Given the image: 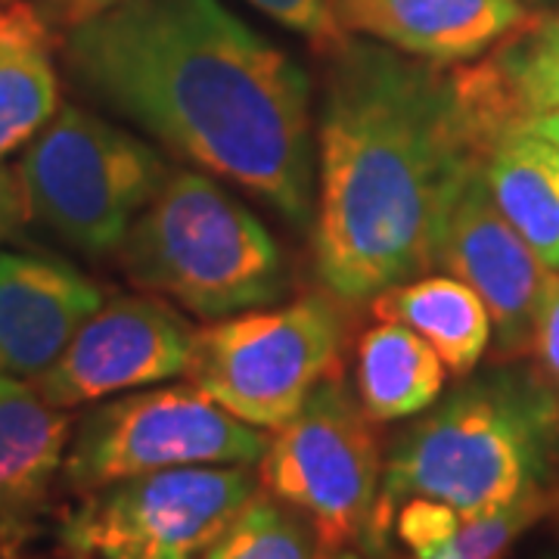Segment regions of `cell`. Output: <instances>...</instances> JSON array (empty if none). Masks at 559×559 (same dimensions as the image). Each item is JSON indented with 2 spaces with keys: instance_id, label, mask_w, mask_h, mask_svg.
I'll use <instances>...</instances> for the list:
<instances>
[{
  "instance_id": "obj_1",
  "label": "cell",
  "mask_w": 559,
  "mask_h": 559,
  "mask_svg": "<svg viewBox=\"0 0 559 559\" xmlns=\"http://www.w3.org/2000/svg\"><path fill=\"white\" fill-rule=\"evenodd\" d=\"M87 97L283 218H311V84L221 0H128L66 28Z\"/></svg>"
},
{
  "instance_id": "obj_2",
  "label": "cell",
  "mask_w": 559,
  "mask_h": 559,
  "mask_svg": "<svg viewBox=\"0 0 559 559\" xmlns=\"http://www.w3.org/2000/svg\"><path fill=\"white\" fill-rule=\"evenodd\" d=\"M485 150L454 69L348 40L330 57L320 109V286L364 305L436 267L444 215Z\"/></svg>"
},
{
  "instance_id": "obj_3",
  "label": "cell",
  "mask_w": 559,
  "mask_h": 559,
  "mask_svg": "<svg viewBox=\"0 0 559 559\" xmlns=\"http://www.w3.org/2000/svg\"><path fill=\"white\" fill-rule=\"evenodd\" d=\"M559 399L532 370H491L423 411L392 441L360 554L385 559L404 500L476 520L528 491L559 488Z\"/></svg>"
},
{
  "instance_id": "obj_4",
  "label": "cell",
  "mask_w": 559,
  "mask_h": 559,
  "mask_svg": "<svg viewBox=\"0 0 559 559\" xmlns=\"http://www.w3.org/2000/svg\"><path fill=\"white\" fill-rule=\"evenodd\" d=\"M128 280L205 320L271 305L286 261L240 200L202 171L175 168L119 246Z\"/></svg>"
},
{
  "instance_id": "obj_5",
  "label": "cell",
  "mask_w": 559,
  "mask_h": 559,
  "mask_svg": "<svg viewBox=\"0 0 559 559\" xmlns=\"http://www.w3.org/2000/svg\"><path fill=\"white\" fill-rule=\"evenodd\" d=\"M168 171L150 143L87 109L62 106L25 146L16 178L28 218L84 255H109Z\"/></svg>"
},
{
  "instance_id": "obj_6",
  "label": "cell",
  "mask_w": 559,
  "mask_h": 559,
  "mask_svg": "<svg viewBox=\"0 0 559 559\" xmlns=\"http://www.w3.org/2000/svg\"><path fill=\"white\" fill-rule=\"evenodd\" d=\"M345 308L323 289L197 330L187 380L242 423L280 429L320 382L342 373Z\"/></svg>"
},
{
  "instance_id": "obj_7",
  "label": "cell",
  "mask_w": 559,
  "mask_h": 559,
  "mask_svg": "<svg viewBox=\"0 0 559 559\" xmlns=\"http://www.w3.org/2000/svg\"><path fill=\"white\" fill-rule=\"evenodd\" d=\"M264 429L227 414L190 385L103 399L72 429L62 479L81 495L178 466H252Z\"/></svg>"
},
{
  "instance_id": "obj_8",
  "label": "cell",
  "mask_w": 559,
  "mask_h": 559,
  "mask_svg": "<svg viewBox=\"0 0 559 559\" xmlns=\"http://www.w3.org/2000/svg\"><path fill=\"white\" fill-rule=\"evenodd\" d=\"M382 441L373 419L340 377L323 380L259 460L261 491L314 525L323 550L364 540L382 481Z\"/></svg>"
},
{
  "instance_id": "obj_9",
  "label": "cell",
  "mask_w": 559,
  "mask_h": 559,
  "mask_svg": "<svg viewBox=\"0 0 559 559\" xmlns=\"http://www.w3.org/2000/svg\"><path fill=\"white\" fill-rule=\"evenodd\" d=\"M249 466H178L87 491L62 520L75 559H193L259 491Z\"/></svg>"
},
{
  "instance_id": "obj_10",
  "label": "cell",
  "mask_w": 559,
  "mask_h": 559,
  "mask_svg": "<svg viewBox=\"0 0 559 559\" xmlns=\"http://www.w3.org/2000/svg\"><path fill=\"white\" fill-rule=\"evenodd\" d=\"M197 326L159 296H116L35 385L62 411L187 377Z\"/></svg>"
},
{
  "instance_id": "obj_11",
  "label": "cell",
  "mask_w": 559,
  "mask_h": 559,
  "mask_svg": "<svg viewBox=\"0 0 559 559\" xmlns=\"http://www.w3.org/2000/svg\"><path fill=\"white\" fill-rule=\"evenodd\" d=\"M436 264L466 283L488 308L500 360L525 358L554 267H547L520 230L503 218L479 171L463 183L444 215Z\"/></svg>"
},
{
  "instance_id": "obj_12",
  "label": "cell",
  "mask_w": 559,
  "mask_h": 559,
  "mask_svg": "<svg viewBox=\"0 0 559 559\" xmlns=\"http://www.w3.org/2000/svg\"><path fill=\"white\" fill-rule=\"evenodd\" d=\"M103 289L53 255L0 252V373L38 380L103 308Z\"/></svg>"
},
{
  "instance_id": "obj_13",
  "label": "cell",
  "mask_w": 559,
  "mask_h": 559,
  "mask_svg": "<svg viewBox=\"0 0 559 559\" xmlns=\"http://www.w3.org/2000/svg\"><path fill=\"white\" fill-rule=\"evenodd\" d=\"M348 35H367L432 66H463L520 32L522 0H336Z\"/></svg>"
},
{
  "instance_id": "obj_14",
  "label": "cell",
  "mask_w": 559,
  "mask_h": 559,
  "mask_svg": "<svg viewBox=\"0 0 559 559\" xmlns=\"http://www.w3.org/2000/svg\"><path fill=\"white\" fill-rule=\"evenodd\" d=\"M72 439V417L35 382L0 373V535H16L50 498Z\"/></svg>"
},
{
  "instance_id": "obj_15",
  "label": "cell",
  "mask_w": 559,
  "mask_h": 559,
  "mask_svg": "<svg viewBox=\"0 0 559 559\" xmlns=\"http://www.w3.org/2000/svg\"><path fill=\"white\" fill-rule=\"evenodd\" d=\"M454 72L466 100L498 138L559 109V16H532L491 57L463 62Z\"/></svg>"
},
{
  "instance_id": "obj_16",
  "label": "cell",
  "mask_w": 559,
  "mask_h": 559,
  "mask_svg": "<svg viewBox=\"0 0 559 559\" xmlns=\"http://www.w3.org/2000/svg\"><path fill=\"white\" fill-rule=\"evenodd\" d=\"M479 175L503 218L559 271V146L522 128L507 131L485 150Z\"/></svg>"
},
{
  "instance_id": "obj_17",
  "label": "cell",
  "mask_w": 559,
  "mask_h": 559,
  "mask_svg": "<svg viewBox=\"0 0 559 559\" xmlns=\"http://www.w3.org/2000/svg\"><path fill=\"white\" fill-rule=\"evenodd\" d=\"M380 320H392L436 348L441 364L460 377H473L491 342V318L481 299L457 277H417L395 283L370 299Z\"/></svg>"
},
{
  "instance_id": "obj_18",
  "label": "cell",
  "mask_w": 559,
  "mask_h": 559,
  "mask_svg": "<svg viewBox=\"0 0 559 559\" xmlns=\"http://www.w3.org/2000/svg\"><path fill=\"white\" fill-rule=\"evenodd\" d=\"M448 367L414 330L380 320L358 340V401L373 423L417 417L439 401Z\"/></svg>"
},
{
  "instance_id": "obj_19",
  "label": "cell",
  "mask_w": 559,
  "mask_h": 559,
  "mask_svg": "<svg viewBox=\"0 0 559 559\" xmlns=\"http://www.w3.org/2000/svg\"><path fill=\"white\" fill-rule=\"evenodd\" d=\"M60 112V79L47 40L0 38V162Z\"/></svg>"
},
{
  "instance_id": "obj_20",
  "label": "cell",
  "mask_w": 559,
  "mask_h": 559,
  "mask_svg": "<svg viewBox=\"0 0 559 559\" xmlns=\"http://www.w3.org/2000/svg\"><path fill=\"white\" fill-rule=\"evenodd\" d=\"M314 525L267 491H255L202 559H320Z\"/></svg>"
},
{
  "instance_id": "obj_21",
  "label": "cell",
  "mask_w": 559,
  "mask_h": 559,
  "mask_svg": "<svg viewBox=\"0 0 559 559\" xmlns=\"http://www.w3.org/2000/svg\"><path fill=\"white\" fill-rule=\"evenodd\" d=\"M460 525H463V516L454 507L441 500L411 498L395 510L392 538H399L411 550V557L432 559L454 540Z\"/></svg>"
},
{
  "instance_id": "obj_22",
  "label": "cell",
  "mask_w": 559,
  "mask_h": 559,
  "mask_svg": "<svg viewBox=\"0 0 559 559\" xmlns=\"http://www.w3.org/2000/svg\"><path fill=\"white\" fill-rule=\"evenodd\" d=\"M264 16L308 40L318 53L333 57L352 40L336 13V0H249Z\"/></svg>"
},
{
  "instance_id": "obj_23",
  "label": "cell",
  "mask_w": 559,
  "mask_h": 559,
  "mask_svg": "<svg viewBox=\"0 0 559 559\" xmlns=\"http://www.w3.org/2000/svg\"><path fill=\"white\" fill-rule=\"evenodd\" d=\"M525 358H532L528 370L559 399V274L544 286Z\"/></svg>"
},
{
  "instance_id": "obj_24",
  "label": "cell",
  "mask_w": 559,
  "mask_h": 559,
  "mask_svg": "<svg viewBox=\"0 0 559 559\" xmlns=\"http://www.w3.org/2000/svg\"><path fill=\"white\" fill-rule=\"evenodd\" d=\"M25 3L38 13L44 25L53 22L62 28H72V25L91 20V16H100L106 10L128 3V0H25Z\"/></svg>"
},
{
  "instance_id": "obj_25",
  "label": "cell",
  "mask_w": 559,
  "mask_h": 559,
  "mask_svg": "<svg viewBox=\"0 0 559 559\" xmlns=\"http://www.w3.org/2000/svg\"><path fill=\"white\" fill-rule=\"evenodd\" d=\"M0 38L47 40V25L25 0L0 3Z\"/></svg>"
},
{
  "instance_id": "obj_26",
  "label": "cell",
  "mask_w": 559,
  "mask_h": 559,
  "mask_svg": "<svg viewBox=\"0 0 559 559\" xmlns=\"http://www.w3.org/2000/svg\"><path fill=\"white\" fill-rule=\"evenodd\" d=\"M25 218H28V212H25V200H22L20 178H16V171L0 165V240H7Z\"/></svg>"
},
{
  "instance_id": "obj_27",
  "label": "cell",
  "mask_w": 559,
  "mask_h": 559,
  "mask_svg": "<svg viewBox=\"0 0 559 559\" xmlns=\"http://www.w3.org/2000/svg\"><path fill=\"white\" fill-rule=\"evenodd\" d=\"M522 131H532V134H538V138L550 140L554 146H559V109L532 116V119L522 124Z\"/></svg>"
},
{
  "instance_id": "obj_28",
  "label": "cell",
  "mask_w": 559,
  "mask_h": 559,
  "mask_svg": "<svg viewBox=\"0 0 559 559\" xmlns=\"http://www.w3.org/2000/svg\"><path fill=\"white\" fill-rule=\"evenodd\" d=\"M320 559H364L355 547H340V550H320Z\"/></svg>"
},
{
  "instance_id": "obj_29",
  "label": "cell",
  "mask_w": 559,
  "mask_h": 559,
  "mask_svg": "<svg viewBox=\"0 0 559 559\" xmlns=\"http://www.w3.org/2000/svg\"><path fill=\"white\" fill-rule=\"evenodd\" d=\"M550 520H554V532H557V538H559V491H557V500H554V510H550Z\"/></svg>"
},
{
  "instance_id": "obj_30",
  "label": "cell",
  "mask_w": 559,
  "mask_h": 559,
  "mask_svg": "<svg viewBox=\"0 0 559 559\" xmlns=\"http://www.w3.org/2000/svg\"><path fill=\"white\" fill-rule=\"evenodd\" d=\"M385 559H419V557H392V554H389V557Z\"/></svg>"
},
{
  "instance_id": "obj_31",
  "label": "cell",
  "mask_w": 559,
  "mask_h": 559,
  "mask_svg": "<svg viewBox=\"0 0 559 559\" xmlns=\"http://www.w3.org/2000/svg\"><path fill=\"white\" fill-rule=\"evenodd\" d=\"M0 559H13V557H10V554H0Z\"/></svg>"
},
{
  "instance_id": "obj_32",
  "label": "cell",
  "mask_w": 559,
  "mask_h": 559,
  "mask_svg": "<svg viewBox=\"0 0 559 559\" xmlns=\"http://www.w3.org/2000/svg\"><path fill=\"white\" fill-rule=\"evenodd\" d=\"M0 3H16V0H0Z\"/></svg>"
},
{
  "instance_id": "obj_33",
  "label": "cell",
  "mask_w": 559,
  "mask_h": 559,
  "mask_svg": "<svg viewBox=\"0 0 559 559\" xmlns=\"http://www.w3.org/2000/svg\"><path fill=\"white\" fill-rule=\"evenodd\" d=\"M540 559H559V557H540Z\"/></svg>"
}]
</instances>
